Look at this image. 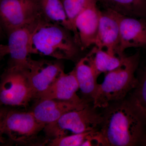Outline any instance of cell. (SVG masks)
Wrapping results in <instances>:
<instances>
[{
	"mask_svg": "<svg viewBox=\"0 0 146 146\" xmlns=\"http://www.w3.org/2000/svg\"><path fill=\"white\" fill-rule=\"evenodd\" d=\"M104 109L98 131L102 146H144L146 117L130 100L115 102Z\"/></svg>",
	"mask_w": 146,
	"mask_h": 146,
	"instance_id": "obj_1",
	"label": "cell"
},
{
	"mask_svg": "<svg viewBox=\"0 0 146 146\" xmlns=\"http://www.w3.org/2000/svg\"><path fill=\"white\" fill-rule=\"evenodd\" d=\"M71 32L59 25L41 20L32 30L30 54L56 60H74L80 49Z\"/></svg>",
	"mask_w": 146,
	"mask_h": 146,
	"instance_id": "obj_2",
	"label": "cell"
},
{
	"mask_svg": "<svg viewBox=\"0 0 146 146\" xmlns=\"http://www.w3.org/2000/svg\"><path fill=\"white\" fill-rule=\"evenodd\" d=\"M139 58L138 52L126 56L121 65L106 74L103 82L98 84L93 101L94 108H106L112 103L125 99L134 89L138 83L135 73Z\"/></svg>",
	"mask_w": 146,
	"mask_h": 146,
	"instance_id": "obj_3",
	"label": "cell"
},
{
	"mask_svg": "<svg viewBox=\"0 0 146 146\" xmlns=\"http://www.w3.org/2000/svg\"><path fill=\"white\" fill-rule=\"evenodd\" d=\"M96 109L89 105L82 109L71 110L46 125L43 130L47 137L51 139L98 130L102 116Z\"/></svg>",
	"mask_w": 146,
	"mask_h": 146,
	"instance_id": "obj_4",
	"label": "cell"
},
{
	"mask_svg": "<svg viewBox=\"0 0 146 146\" xmlns=\"http://www.w3.org/2000/svg\"><path fill=\"white\" fill-rule=\"evenodd\" d=\"M42 20L39 0H0V28L7 33Z\"/></svg>",
	"mask_w": 146,
	"mask_h": 146,
	"instance_id": "obj_5",
	"label": "cell"
},
{
	"mask_svg": "<svg viewBox=\"0 0 146 146\" xmlns=\"http://www.w3.org/2000/svg\"><path fill=\"white\" fill-rule=\"evenodd\" d=\"M34 99L24 69L9 65L0 80V106L26 107Z\"/></svg>",
	"mask_w": 146,
	"mask_h": 146,
	"instance_id": "obj_6",
	"label": "cell"
},
{
	"mask_svg": "<svg viewBox=\"0 0 146 146\" xmlns=\"http://www.w3.org/2000/svg\"><path fill=\"white\" fill-rule=\"evenodd\" d=\"M45 126L36 120L31 111L9 110L4 123L3 135L16 143H29L35 139Z\"/></svg>",
	"mask_w": 146,
	"mask_h": 146,
	"instance_id": "obj_7",
	"label": "cell"
},
{
	"mask_svg": "<svg viewBox=\"0 0 146 146\" xmlns=\"http://www.w3.org/2000/svg\"><path fill=\"white\" fill-rule=\"evenodd\" d=\"M24 70L36 100L64 72L58 60H34L30 56Z\"/></svg>",
	"mask_w": 146,
	"mask_h": 146,
	"instance_id": "obj_8",
	"label": "cell"
},
{
	"mask_svg": "<svg viewBox=\"0 0 146 146\" xmlns=\"http://www.w3.org/2000/svg\"><path fill=\"white\" fill-rule=\"evenodd\" d=\"M36 23L16 29L8 33L7 44L0 45V59L9 55L10 58L9 65L25 69L30 55L31 35Z\"/></svg>",
	"mask_w": 146,
	"mask_h": 146,
	"instance_id": "obj_9",
	"label": "cell"
},
{
	"mask_svg": "<svg viewBox=\"0 0 146 146\" xmlns=\"http://www.w3.org/2000/svg\"><path fill=\"white\" fill-rule=\"evenodd\" d=\"M99 24L95 46L113 55L124 56L120 51L119 22L115 12L110 9L100 10Z\"/></svg>",
	"mask_w": 146,
	"mask_h": 146,
	"instance_id": "obj_10",
	"label": "cell"
},
{
	"mask_svg": "<svg viewBox=\"0 0 146 146\" xmlns=\"http://www.w3.org/2000/svg\"><path fill=\"white\" fill-rule=\"evenodd\" d=\"M98 1L91 3L76 18L74 23V37L80 50L95 45L99 24L100 10Z\"/></svg>",
	"mask_w": 146,
	"mask_h": 146,
	"instance_id": "obj_11",
	"label": "cell"
},
{
	"mask_svg": "<svg viewBox=\"0 0 146 146\" xmlns=\"http://www.w3.org/2000/svg\"><path fill=\"white\" fill-rule=\"evenodd\" d=\"M115 13L119 27L121 53L124 54L129 48L146 49V20Z\"/></svg>",
	"mask_w": 146,
	"mask_h": 146,
	"instance_id": "obj_12",
	"label": "cell"
},
{
	"mask_svg": "<svg viewBox=\"0 0 146 146\" xmlns=\"http://www.w3.org/2000/svg\"><path fill=\"white\" fill-rule=\"evenodd\" d=\"M89 103H82L67 101L44 99L36 100L31 112L39 122L45 125L55 121L66 112L82 109Z\"/></svg>",
	"mask_w": 146,
	"mask_h": 146,
	"instance_id": "obj_13",
	"label": "cell"
},
{
	"mask_svg": "<svg viewBox=\"0 0 146 146\" xmlns=\"http://www.w3.org/2000/svg\"><path fill=\"white\" fill-rule=\"evenodd\" d=\"M79 89L74 70L68 73L63 72L36 100L51 99L82 103H89L77 94Z\"/></svg>",
	"mask_w": 146,
	"mask_h": 146,
	"instance_id": "obj_14",
	"label": "cell"
},
{
	"mask_svg": "<svg viewBox=\"0 0 146 146\" xmlns=\"http://www.w3.org/2000/svg\"><path fill=\"white\" fill-rule=\"evenodd\" d=\"M74 69L84 99L93 102L98 86L97 78L99 75L90 55L88 54L80 59Z\"/></svg>",
	"mask_w": 146,
	"mask_h": 146,
	"instance_id": "obj_15",
	"label": "cell"
},
{
	"mask_svg": "<svg viewBox=\"0 0 146 146\" xmlns=\"http://www.w3.org/2000/svg\"><path fill=\"white\" fill-rule=\"evenodd\" d=\"M105 9L124 16L146 20V0H98Z\"/></svg>",
	"mask_w": 146,
	"mask_h": 146,
	"instance_id": "obj_16",
	"label": "cell"
},
{
	"mask_svg": "<svg viewBox=\"0 0 146 146\" xmlns=\"http://www.w3.org/2000/svg\"><path fill=\"white\" fill-rule=\"evenodd\" d=\"M42 16L45 21L74 31L61 0H39Z\"/></svg>",
	"mask_w": 146,
	"mask_h": 146,
	"instance_id": "obj_17",
	"label": "cell"
},
{
	"mask_svg": "<svg viewBox=\"0 0 146 146\" xmlns=\"http://www.w3.org/2000/svg\"><path fill=\"white\" fill-rule=\"evenodd\" d=\"M89 54L92 58L97 73L106 74L115 70L121 65L126 57L113 55L104 50L94 47Z\"/></svg>",
	"mask_w": 146,
	"mask_h": 146,
	"instance_id": "obj_18",
	"label": "cell"
},
{
	"mask_svg": "<svg viewBox=\"0 0 146 146\" xmlns=\"http://www.w3.org/2000/svg\"><path fill=\"white\" fill-rule=\"evenodd\" d=\"M129 100L146 117V66Z\"/></svg>",
	"mask_w": 146,
	"mask_h": 146,
	"instance_id": "obj_19",
	"label": "cell"
},
{
	"mask_svg": "<svg viewBox=\"0 0 146 146\" xmlns=\"http://www.w3.org/2000/svg\"><path fill=\"white\" fill-rule=\"evenodd\" d=\"M64 7L67 17L72 25L77 16L85 8L93 3L98 0H61Z\"/></svg>",
	"mask_w": 146,
	"mask_h": 146,
	"instance_id": "obj_20",
	"label": "cell"
},
{
	"mask_svg": "<svg viewBox=\"0 0 146 146\" xmlns=\"http://www.w3.org/2000/svg\"><path fill=\"white\" fill-rule=\"evenodd\" d=\"M95 131L78 134L52 138L48 145L50 146H82V143Z\"/></svg>",
	"mask_w": 146,
	"mask_h": 146,
	"instance_id": "obj_21",
	"label": "cell"
},
{
	"mask_svg": "<svg viewBox=\"0 0 146 146\" xmlns=\"http://www.w3.org/2000/svg\"><path fill=\"white\" fill-rule=\"evenodd\" d=\"M8 110L5 108L0 107V139L3 135L4 123Z\"/></svg>",
	"mask_w": 146,
	"mask_h": 146,
	"instance_id": "obj_22",
	"label": "cell"
},
{
	"mask_svg": "<svg viewBox=\"0 0 146 146\" xmlns=\"http://www.w3.org/2000/svg\"><path fill=\"white\" fill-rule=\"evenodd\" d=\"M2 31V30L0 28V36H1V35Z\"/></svg>",
	"mask_w": 146,
	"mask_h": 146,
	"instance_id": "obj_23",
	"label": "cell"
},
{
	"mask_svg": "<svg viewBox=\"0 0 146 146\" xmlns=\"http://www.w3.org/2000/svg\"><path fill=\"white\" fill-rule=\"evenodd\" d=\"M144 146H146V137L145 140V143H144Z\"/></svg>",
	"mask_w": 146,
	"mask_h": 146,
	"instance_id": "obj_24",
	"label": "cell"
}]
</instances>
